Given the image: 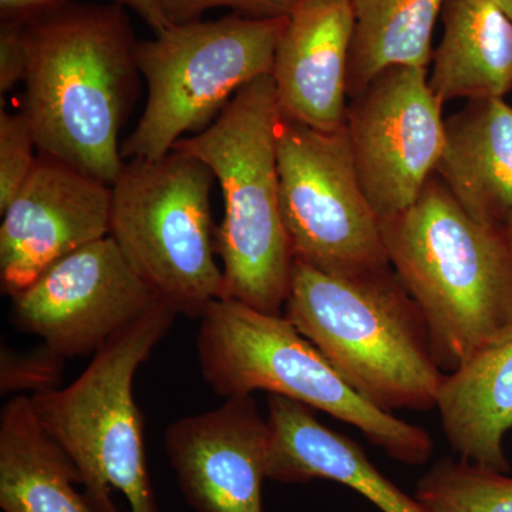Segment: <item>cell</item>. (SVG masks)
<instances>
[{
	"label": "cell",
	"instance_id": "cell-3",
	"mask_svg": "<svg viewBox=\"0 0 512 512\" xmlns=\"http://www.w3.org/2000/svg\"><path fill=\"white\" fill-rule=\"evenodd\" d=\"M284 316L377 409H436L444 372L392 266L340 278L295 261Z\"/></svg>",
	"mask_w": 512,
	"mask_h": 512
},
{
	"label": "cell",
	"instance_id": "cell-1",
	"mask_svg": "<svg viewBox=\"0 0 512 512\" xmlns=\"http://www.w3.org/2000/svg\"><path fill=\"white\" fill-rule=\"evenodd\" d=\"M23 110L37 150L113 185L120 133L138 94L133 29L123 6L67 3L25 25Z\"/></svg>",
	"mask_w": 512,
	"mask_h": 512
},
{
	"label": "cell",
	"instance_id": "cell-14",
	"mask_svg": "<svg viewBox=\"0 0 512 512\" xmlns=\"http://www.w3.org/2000/svg\"><path fill=\"white\" fill-rule=\"evenodd\" d=\"M353 32L350 0H302L293 9L271 73L284 119L325 133L346 126Z\"/></svg>",
	"mask_w": 512,
	"mask_h": 512
},
{
	"label": "cell",
	"instance_id": "cell-26",
	"mask_svg": "<svg viewBox=\"0 0 512 512\" xmlns=\"http://www.w3.org/2000/svg\"><path fill=\"white\" fill-rule=\"evenodd\" d=\"M67 3L70 0H0V23L26 25Z\"/></svg>",
	"mask_w": 512,
	"mask_h": 512
},
{
	"label": "cell",
	"instance_id": "cell-10",
	"mask_svg": "<svg viewBox=\"0 0 512 512\" xmlns=\"http://www.w3.org/2000/svg\"><path fill=\"white\" fill-rule=\"evenodd\" d=\"M163 301L109 235L59 259L12 296V322L69 359L99 352Z\"/></svg>",
	"mask_w": 512,
	"mask_h": 512
},
{
	"label": "cell",
	"instance_id": "cell-28",
	"mask_svg": "<svg viewBox=\"0 0 512 512\" xmlns=\"http://www.w3.org/2000/svg\"><path fill=\"white\" fill-rule=\"evenodd\" d=\"M493 2L498 8L503 9L508 18L512 20V0H493Z\"/></svg>",
	"mask_w": 512,
	"mask_h": 512
},
{
	"label": "cell",
	"instance_id": "cell-16",
	"mask_svg": "<svg viewBox=\"0 0 512 512\" xmlns=\"http://www.w3.org/2000/svg\"><path fill=\"white\" fill-rule=\"evenodd\" d=\"M434 174L473 220L504 227L512 212V107L503 99L468 101L446 120Z\"/></svg>",
	"mask_w": 512,
	"mask_h": 512
},
{
	"label": "cell",
	"instance_id": "cell-24",
	"mask_svg": "<svg viewBox=\"0 0 512 512\" xmlns=\"http://www.w3.org/2000/svg\"><path fill=\"white\" fill-rule=\"evenodd\" d=\"M302 0H158L168 25L201 20L205 12L227 8L247 18H286Z\"/></svg>",
	"mask_w": 512,
	"mask_h": 512
},
{
	"label": "cell",
	"instance_id": "cell-29",
	"mask_svg": "<svg viewBox=\"0 0 512 512\" xmlns=\"http://www.w3.org/2000/svg\"><path fill=\"white\" fill-rule=\"evenodd\" d=\"M504 228L505 231H507L508 238H510L512 244V212L510 214V217H508V220L505 221Z\"/></svg>",
	"mask_w": 512,
	"mask_h": 512
},
{
	"label": "cell",
	"instance_id": "cell-19",
	"mask_svg": "<svg viewBox=\"0 0 512 512\" xmlns=\"http://www.w3.org/2000/svg\"><path fill=\"white\" fill-rule=\"evenodd\" d=\"M74 484L79 473L37 423L29 397L10 399L0 417L3 512H96Z\"/></svg>",
	"mask_w": 512,
	"mask_h": 512
},
{
	"label": "cell",
	"instance_id": "cell-23",
	"mask_svg": "<svg viewBox=\"0 0 512 512\" xmlns=\"http://www.w3.org/2000/svg\"><path fill=\"white\" fill-rule=\"evenodd\" d=\"M64 357L43 345L32 352H13L2 349L0 360V387L2 393L33 390V394L56 389L62 376Z\"/></svg>",
	"mask_w": 512,
	"mask_h": 512
},
{
	"label": "cell",
	"instance_id": "cell-20",
	"mask_svg": "<svg viewBox=\"0 0 512 512\" xmlns=\"http://www.w3.org/2000/svg\"><path fill=\"white\" fill-rule=\"evenodd\" d=\"M355 32L348 96L355 99L392 66L429 67L434 25L446 0H350Z\"/></svg>",
	"mask_w": 512,
	"mask_h": 512
},
{
	"label": "cell",
	"instance_id": "cell-12",
	"mask_svg": "<svg viewBox=\"0 0 512 512\" xmlns=\"http://www.w3.org/2000/svg\"><path fill=\"white\" fill-rule=\"evenodd\" d=\"M0 214V284L12 298L59 259L109 237L111 185L39 154L29 180Z\"/></svg>",
	"mask_w": 512,
	"mask_h": 512
},
{
	"label": "cell",
	"instance_id": "cell-4",
	"mask_svg": "<svg viewBox=\"0 0 512 512\" xmlns=\"http://www.w3.org/2000/svg\"><path fill=\"white\" fill-rule=\"evenodd\" d=\"M271 74L242 87L205 130L173 150L198 158L221 185L224 221L217 231L222 299L282 315L293 269L279 202L276 134L281 121Z\"/></svg>",
	"mask_w": 512,
	"mask_h": 512
},
{
	"label": "cell",
	"instance_id": "cell-27",
	"mask_svg": "<svg viewBox=\"0 0 512 512\" xmlns=\"http://www.w3.org/2000/svg\"><path fill=\"white\" fill-rule=\"evenodd\" d=\"M116 2L123 8L134 10L147 23L148 28L153 30L154 35L170 26L161 12L158 0H116Z\"/></svg>",
	"mask_w": 512,
	"mask_h": 512
},
{
	"label": "cell",
	"instance_id": "cell-25",
	"mask_svg": "<svg viewBox=\"0 0 512 512\" xmlns=\"http://www.w3.org/2000/svg\"><path fill=\"white\" fill-rule=\"evenodd\" d=\"M29 67V49L25 25L0 23V93H9L25 82Z\"/></svg>",
	"mask_w": 512,
	"mask_h": 512
},
{
	"label": "cell",
	"instance_id": "cell-9",
	"mask_svg": "<svg viewBox=\"0 0 512 512\" xmlns=\"http://www.w3.org/2000/svg\"><path fill=\"white\" fill-rule=\"evenodd\" d=\"M276 158L282 221L295 261L340 278L392 266L346 126L325 133L281 117Z\"/></svg>",
	"mask_w": 512,
	"mask_h": 512
},
{
	"label": "cell",
	"instance_id": "cell-8",
	"mask_svg": "<svg viewBox=\"0 0 512 512\" xmlns=\"http://www.w3.org/2000/svg\"><path fill=\"white\" fill-rule=\"evenodd\" d=\"M215 181L201 160L171 150L127 160L111 185V237L160 298L191 319L221 298L224 284L212 235Z\"/></svg>",
	"mask_w": 512,
	"mask_h": 512
},
{
	"label": "cell",
	"instance_id": "cell-5",
	"mask_svg": "<svg viewBox=\"0 0 512 512\" xmlns=\"http://www.w3.org/2000/svg\"><path fill=\"white\" fill-rule=\"evenodd\" d=\"M177 315L161 302L94 353L69 386L29 397L37 423L76 468L96 512H157L133 386Z\"/></svg>",
	"mask_w": 512,
	"mask_h": 512
},
{
	"label": "cell",
	"instance_id": "cell-13",
	"mask_svg": "<svg viewBox=\"0 0 512 512\" xmlns=\"http://www.w3.org/2000/svg\"><path fill=\"white\" fill-rule=\"evenodd\" d=\"M268 441L252 394L175 420L164 434L181 493L197 512H264Z\"/></svg>",
	"mask_w": 512,
	"mask_h": 512
},
{
	"label": "cell",
	"instance_id": "cell-15",
	"mask_svg": "<svg viewBox=\"0 0 512 512\" xmlns=\"http://www.w3.org/2000/svg\"><path fill=\"white\" fill-rule=\"evenodd\" d=\"M266 478L299 484L330 480L346 485L382 512H429L383 476L365 450L323 426L311 407L269 394Z\"/></svg>",
	"mask_w": 512,
	"mask_h": 512
},
{
	"label": "cell",
	"instance_id": "cell-6",
	"mask_svg": "<svg viewBox=\"0 0 512 512\" xmlns=\"http://www.w3.org/2000/svg\"><path fill=\"white\" fill-rule=\"evenodd\" d=\"M197 356L205 382L224 399L276 394L356 427L400 463L420 466L433 454L423 427L366 402L284 315L217 299L200 318Z\"/></svg>",
	"mask_w": 512,
	"mask_h": 512
},
{
	"label": "cell",
	"instance_id": "cell-22",
	"mask_svg": "<svg viewBox=\"0 0 512 512\" xmlns=\"http://www.w3.org/2000/svg\"><path fill=\"white\" fill-rule=\"evenodd\" d=\"M35 148V136L25 114L0 111V212L35 170Z\"/></svg>",
	"mask_w": 512,
	"mask_h": 512
},
{
	"label": "cell",
	"instance_id": "cell-2",
	"mask_svg": "<svg viewBox=\"0 0 512 512\" xmlns=\"http://www.w3.org/2000/svg\"><path fill=\"white\" fill-rule=\"evenodd\" d=\"M382 229L443 372L512 332V244L503 225L473 220L433 174L412 207L384 218Z\"/></svg>",
	"mask_w": 512,
	"mask_h": 512
},
{
	"label": "cell",
	"instance_id": "cell-18",
	"mask_svg": "<svg viewBox=\"0 0 512 512\" xmlns=\"http://www.w3.org/2000/svg\"><path fill=\"white\" fill-rule=\"evenodd\" d=\"M433 53L431 92L440 104L503 99L512 89V20L493 0H446Z\"/></svg>",
	"mask_w": 512,
	"mask_h": 512
},
{
	"label": "cell",
	"instance_id": "cell-17",
	"mask_svg": "<svg viewBox=\"0 0 512 512\" xmlns=\"http://www.w3.org/2000/svg\"><path fill=\"white\" fill-rule=\"evenodd\" d=\"M436 409L461 460L498 473L510 471L503 444L512 429V332L444 375Z\"/></svg>",
	"mask_w": 512,
	"mask_h": 512
},
{
	"label": "cell",
	"instance_id": "cell-21",
	"mask_svg": "<svg viewBox=\"0 0 512 512\" xmlns=\"http://www.w3.org/2000/svg\"><path fill=\"white\" fill-rule=\"evenodd\" d=\"M443 458L420 478L416 500L429 512H512V478Z\"/></svg>",
	"mask_w": 512,
	"mask_h": 512
},
{
	"label": "cell",
	"instance_id": "cell-11",
	"mask_svg": "<svg viewBox=\"0 0 512 512\" xmlns=\"http://www.w3.org/2000/svg\"><path fill=\"white\" fill-rule=\"evenodd\" d=\"M426 67L392 66L349 100L346 130L359 183L380 220L412 207L436 170L446 121Z\"/></svg>",
	"mask_w": 512,
	"mask_h": 512
},
{
	"label": "cell",
	"instance_id": "cell-7",
	"mask_svg": "<svg viewBox=\"0 0 512 512\" xmlns=\"http://www.w3.org/2000/svg\"><path fill=\"white\" fill-rule=\"evenodd\" d=\"M286 18L228 15L171 25L138 40V70L146 79V107L121 143L124 160L167 156L185 134L205 130L235 94L272 73Z\"/></svg>",
	"mask_w": 512,
	"mask_h": 512
}]
</instances>
